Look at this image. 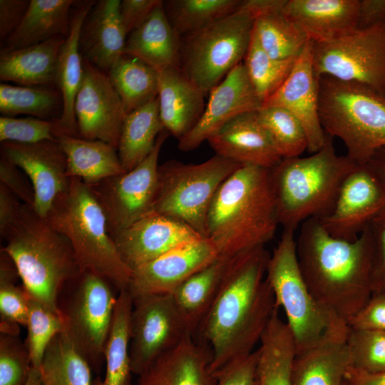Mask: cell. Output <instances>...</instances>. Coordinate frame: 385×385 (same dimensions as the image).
<instances>
[{
    "mask_svg": "<svg viewBox=\"0 0 385 385\" xmlns=\"http://www.w3.org/2000/svg\"><path fill=\"white\" fill-rule=\"evenodd\" d=\"M63 102L57 89L51 86L0 84V112L2 116L27 114L32 117L56 120L61 115Z\"/></svg>",
    "mask_w": 385,
    "mask_h": 385,
    "instance_id": "cell-39",
    "label": "cell"
},
{
    "mask_svg": "<svg viewBox=\"0 0 385 385\" xmlns=\"http://www.w3.org/2000/svg\"><path fill=\"white\" fill-rule=\"evenodd\" d=\"M46 219L68 239L82 272L106 279L118 293L127 290L133 271L121 258L104 212L87 184L70 178Z\"/></svg>",
    "mask_w": 385,
    "mask_h": 385,
    "instance_id": "cell-6",
    "label": "cell"
},
{
    "mask_svg": "<svg viewBox=\"0 0 385 385\" xmlns=\"http://www.w3.org/2000/svg\"><path fill=\"white\" fill-rule=\"evenodd\" d=\"M25 385H43L38 369L32 367L29 377Z\"/></svg>",
    "mask_w": 385,
    "mask_h": 385,
    "instance_id": "cell-59",
    "label": "cell"
},
{
    "mask_svg": "<svg viewBox=\"0 0 385 385\" xmlns=\"http://www.w3.org/2000/svg\"><path fill=\"white\" fill-rule=\"evenodd\" d=\"M163 130L158 97L126 115L117 148L125 172L133 169L150 153Z\"/></svg>",
    "mask_w": 385,
    "mask_h": 385,
    "instance_id": "cell-36",
    "label": "cell"
},
{
    "mask_svg": "<svg viewBox=\"0 0 385 385\" xmlns=\"http://www.w3.org/2000/svg\"><path fill=\"white\" fill-rule=\"evenodd\" d=\"M28 301L25 344L32 367L38 369L48 344L56 334L63 331V323L59 313L51 310L29 295Z\"/></svg>",
    "mask_w": 385,
    "mask_h": 385,
    "instance_id": "cell-44",
    "label": "cell"
},
{
    "mask_svg": "<svg viewBox=\"0 0 385 385\" xmlns=\"http://www.w3.org/2000/svg\"><path fill=\"white\" fill-rule=\"evenodd\" d=\"M19 168L3 155L0 159V182L12 192L24 204L32 206L34 190L20 173Z\"/></svg>",
    "mask_w": 385,
    "mask_h": 385,
    "instance_id": "cell-52",
    "label": "cell"
},
{
    "mask_svg": "<svg viewBox=\"0 0 385 385\" xmlns=\"http://www.w3.org/2000/svg\"><path fill=\"white\" fill-rule=\"evenodd\" d=\"M160 0H123L120 4V16L127 36L149 16Z\"/></svg>",
    "mask_w": 385,
    "mask_h": 385,
    "instance_id": "cell-53",
    "label": "cell"
},
{
    "mask_svg": "<svg viewBox=\"0 0 385 385\" xmlns=\"http://www.w3.org/2000/svg\"><path fill=\"white\" fill-rule=\"evenodd\" d=\"M3 239L1 250L14 262L28 295L59 313L61 292L82 272L68 239L24 203Z\"/></svg>",
    "mask_w": 385,
    "mask_h": 385,
    "instance_id": "cell-4",
    "label": "cell"
},
{
    "mask_svg": "<svg viewBox=\"0 0 385 385\" xmlns=\"http://www.w3.org/2000/svg\"><path fill=\"white\" fill-rule=\"evenodd\" d=\"M350 329L385 331V295H371L366 305L347 322Z\"/></svg>",
    "mask_w": 385,
    "mask_h": 385,
    "instance_id": "cell-51",
    "label": "cell"
},
{
    "mask_svg": "<svg viewBox=\"0 0 385 385\" xmlns=\"http://www.w3.org/2000/svg\"><path fill=\"white\" fill-rule=\"evenodd\" d=\"M115 291L106 279L83 272L66 284L58 298L63 331L97 374L105 364L104 351L118 294Z\"/></svg>",
    "mask_w": 385,
    "mask_h": 385,
    "instance_id": "cell-10",
    "label": "cell"
},
{
    "mask_svg": "<svg viewBox=\"0 0 385 385\" xmlns=\"http://www.w3.org/2000/svg\"><path fill=\"white\" fill-rule=\"evenodd\" d=\"M19 277L11 258L1 250L0 322L26 326L29 316L28 295L16 284Z\"/></svg>",
    "mask_w": 385,
    "mask_h": 385,
    "instance_id": "cell-46",
    "label": "cell"
},
{
    "mask_svg": "<svg viewBox=\"0 0 385 385\" xmlns=\"http://www.w3.org/2000/svg\"><path fill=\"white\" fill-rule=\"evenodd\" d=\"M38 371L43 385H93L91 367L63 331L48 344Z\"/></svg>",
    "mask_w": 385,
    "mask_h": 385,
    "instance_id": "cell-38",
    "label": "cell"
},
{
    "mask_svg": "<svg viewBox=\"0 0 385 385\" xmlns=\"http://www.w3.org/2000/svg\"><path fill=\"white\" fill-rule=\"evenodd\" d=\"M273 314L257 349L259 385H291L293 361L297 353L293 334L279 314Z\"/></svg>",
    "mask_w": 385,
    "mask_h": 385,
    "instance_id": "cell-33",
    "label": "cell"
},
{
    "mask_svg": "<svg viewBox=\"0 0 385 385\" xmlns=\"http://www.w3.org/2000/svg\"><path fill=\"white\" fill-rule=\"evenodd\" d=\"M108 75L126 114L158 97L157 71L135 57L122 55Z\"/></svg>",
    "mask_w": 385,
    "mask_h": 385,
    "instance_id": "cell-37",
    "label": "cell"
},
{
    "mask_svg": "<svg viewBox=\"0 0 385 385\" xmlns=\"http://www.w3.org/2000/svg\"><path fill=\"white\" fill-rule=\"evenodd\" d=\"M385 23V0H360L359 29Z\"/></svg>",
    "mask_w": 385,
    "mask_h": 385,
    "instance_id": "cell-56",
    "label": "cell"
},
{
    "mask_svg": "<svg viewBox=\"0 0 385 385\" xmlns=\"http://www.w3.org/2000/svg\"><path fill=\"white\" fill-rule=\"evenodd\" d=\"M32 369L19 335L0 334V385H25Z\"/></svg>",
    "mask_w": 385,
    "mask_h": 385,
    "instance_id": "cell-47",
    "label": "cell"
},
{
    "mask_svg": "<svg viewBox=\"0 0 385 385\" xmlns=\"http://www.w3.org/2000/svg\"><path fill=\"white\" fill-rule=\"evenodd\" d=\"M208 346L190 336L138 376L136 385H214Z\"/></svg>",
    "mask_w": 385,
    "mask_h": 385,
    "instance_id": "cell-27",
    "label": "cell"
},
{
    "mask_svg": "<svg viewBox=\"0 0 385 385\" xmlns=\"http://www.w3.org/2000/svg\"><path fill=\"white\" fill-rule=\"evenodd\" d=\"M373 238L372 294L385 295V212L370 224Z\"/></svg>",
    "mask_w": 385,
    "mask_h": 385,
    "instance_id": "cell-50",
    "label": "cell"
},
{
    "mask_svg": "<svg viewBox=\"0 0 385 385\" xmlns=\"http://www.w3.org/2000/svg\"><path fill=\"white\" fill-rule=\"evenodd\" d=\"M157 71L160 117L164 129L180 139L201 117L205 94L183 73L180 67Z\"/></svg>",
    "mask_w": 385,
    "mask_h": 385,
    "instance_id": "cell-28",
    "label": "cell"
},
{
    "mask_svg": "<svg viewBox=\"0 0 385 385\" xmlns=\"http://www.w3.org/2000/svg\"><path fill=\"white\" fill-rule=\"evenodd\" d=\"M262 106L243 63H239L210 91L199 120L178 140L179 150L188 152L196 149L235 118L257 111Z\"/></svg>",
    "mask_w": 385,
    "mask_h": 385,
    "instance_id": "cell-19",
    "label": "cell"
},
{
    "mask_svg": "<svg viewBox=\"0 0 385 385\" xmlns=\"http://www.w3.org/2000/svg\"><path fill=\"white\" fill-rule=\"evenodd\" d=\"M279 225L271 169L242 165L216 192L207 213L206 237L220 255L231 257L265 246Z\"/></svg>",
    "mask_w": 385,
    "mask_h": 385,
    "instance_id": "cell-3",
    "label": "cell"
},
{
    "mask_svg": "<svg viewBox=\"0 0 385 385\" xmlns=\"http://www.w3.org/2000/svg\"><path fill=\"white\" fill-rule=\"evenodd\" d=\"M297 58L277 60L260 46L252 31L244 58L247 77L262 105L277 91L290 73Z\"/></svg>",
    "mask_w": 385,
    "mask_h": 385,
    "instance_id": "cell-42",
    "label": "cell"
},
{
    "mask_svg": "<svg viewBox=\"0 0 385 385\" xmlns=\"http://www.w3.org/2000/svg\"><path fill=\"white\" fill-rule=\"evenodd\" d=\"M256 115L282 159L299 157L307 150L304 129L290 112L281 107L262 106Z\"/></svg>",
    "mask_w": 385,
    "mask_h": 385,
    "instance_id": "cell-43",
    "label": "cell"
},
{
    "mask_svg": "<svg viewBox=\"0 0 385 385\" xmlns=\"http://www.w3.org/2000/svg\"><path fill=\"white\" fill-rule=\"evenodd\" d=\"M168 135L163 130L150 153L131 170L88 185L104 212L113 239L154 212L159 154Z\"/></svg>",
    "mask_w": 385,
    "mask_h": 385,
    "instance_id": "cell-14",
    "label": "cell"
},
{
    "mask_svg": "<svg viewBox=\"0 0 385 385\" xmlns=\"http://www.w3.org/2000/svg\"><path fill=\"white\" fill-rule=\"evenodd\" d=\"M120 4L119 0L97 1L81 30L83 58L104 72L123 55L127 35L120 16Z\"/></svg>",
    "mask_w": 385,
    "mask_h": 385,
    "instance_id": "cell-26",
    "label": "cell"
},
{
    "mask_svg": "<svg viewBox=\"0 0 385 385\" xmlns=\"http://www.w3.org/2000/svg\"><path fill=\"white\" fill-rule=\"evenodd\" d=\"M83 78L74 103L78 136L118 148L127 115L121 100L108 73L83 58Z\"/></svg>",
    "mask_w": 385,
    "mask_h": 385,
    "instance_id": "cell-16",
    "label": "cell"
},
{
    "mask_svg": "<svg viewBox=\"0 0 385 385\" xmlns=\"http://www.w3.org/2000/svg\"><path fill=\"white\" fill-rule=\"evenodd\" d=\"M133 300L127 290L118 292L113 320L106 344V374L93 385H132L130 356V321Z\"/></svg>",
    "mask_w": 385,
    "mask_h": 385,
    "instance_id": "cell-35",
    "label": "cell"
},
{
    "mask_svg": "<svg viewBox=\"0 0 385 385\" xmlns=\"http://www.w3.org/2000/svg\"><path fill=\"white\" fill-rule=\"evenodd\" d=\"M360 0H286L284 15L313 42L328 41L359 28Z\"/></svg>",
    "mask_w": 385,
    "mask_h": 385,
    "instance_id": "cell-24",
    "label": "cell"
},
{
    "mask_svg": "<svg viewBox=\"0 0 385 385\" xmlns=\"http://www.w3.org/2000/svg\"><path fill=\"white\" fill-rule=\"evenodd\" d=\"M57 140L67 160V175L87 185L121 175L124 170L117 148L99 140H86L59 133Z\"/></svg>",
    "mask_w": 385,
    "mask_h": 385,
    "instance_id": "cell-32",
    "label": "cell"
},
{
    "mask_svg": "<svg viewBox=\"0 0 385 385\" xmlns=\"http://www.w3.org/2000/svg\"><path fill=\"white\" fill-rule=\"evenodd\" d=\"M330 138L311 155L283 158L271 169L283 230L294 231L309 219L329 215L343 182L359 165L346 155H338Z\"/></svg>",
    "mask_w": 385,
    "mask_h": 385,
    "instance_id": "cell-5",
    "label": "cell"
},
{
    "mask_svg": "<svg viewBox=\"0 0 385 385\" xmlns=\"http://www.w3.org/2000/svg\"><path fill=\"white\" fill-rule=\"evenodd\" d=\"M344 385H346L345 382H344Z\"/></svg>",
    "mask_w": 385,
    "mask_h": 385,
    "instance_id": "cell-60",
    "label": "cell"
},
{
    "mask_svg": "<svg viewBox=\"0 0 385 385\" xmlns=\"http://www.w3.org/2000/svg\"><path fill=\"white\" fill-rule=\"evenodd\" d=\"M266 279L276 307L285 313L297 353L316 344L329 329L348 326L334 321L311 294L299 268L294 230H283L270 255Z\"/></svg>",
    "mask_w": 385,
    "mask_h": 385,
    "instance_id": "cell-11",
    "label": "cell"
},
{
    "mask_svg": "<svg viewBox=\"0 0 385 385\" xmlns=\"http://www.w3.org/2000/svg\"><path fill=\"white\" fill-rule=\"evenodd\" d=\"M205 237L185 223L153 212L113 240L123 262L132 270L185 243Z\"/></svg>",
    "mask_w": 385,
    "mask_h": 385,
    "instance_id": "cell-21",
    "label": "cell"
},
{
    "mask_svg": "<svg viewBox=\"0 0 385 385\" xmlns=\"http://www.w3.org/2000/svg\"><path fill=\"white\" fill-rule=\"evenodd\" d=\"M312 44L310 40L307 43L287 78L262 105L281 107L293 114L304 129L311 153L322 148L328 138L319 118V78L312 63Z\"/></svg>",
    "mask_w": 385,
    "mask_h": 385,
    "instance_id": "cell-20",
    "label": "cell"
},
{
    "mask_svg": "<svg viewBox=\"0 0 385 385\" xmlns=\"http://www.w3.org/2000/svg\"><path fill=\"white\" fill-rule=\"evenodd\" d=\"M365 165L385 184V147L376 150Z\"/></svg>",
    "mask_w": 385,
    "mask_h": 385,
    "instance_id": "cell-58",
    "label": "cell"
},
{
    "mask_svg": "<svg viewBox=\"0 0 385 385\" xmlns=\"http://www.w3.org/2000/svg\"><path fill=\"white\" fill-rule=\"evenodd\" d=\"M219 256L207 237L185 243L133 270L127 291L132 299L170 294Z\"/></svg>",
    "mask_w": 385,
    "mask_h": 385,
    "instance_id": "cell-18",
    "label": "cell"
},
{
    "mask_svg": "<svg viewBox=\"0 0 385 385\" xmlns=\"http://www.w3.org/2000/svg\"><path fill=\"white\" fill-rule=\"evenodd\" d=\"M1 155L29 177L34 193L31 207L36 214L46 218L70 182L66 157L58 140L2 142Z\"/></svg>",
    "mask_w": 385,
    "mask_h": 385,
    "instance_id": "cell-17",
    "label": "cell"
},
{
    "mask_svg": "<svg viewBox=\"0 0 385 385\" xmlns=\"http://www.w3.org/2000/svg\"><path fill=\"white\" fill-rule=\"evenodd\" d=\"M130 356L139 376L158 359L194 336L173 294H147L132 299Z\"/></svg>",
    "mask_w": 385,
    "mask_h": 385,
    "instance_id": "cell-13",
    "label": "cell"
},
{
    "mask_svg": "<svg viewBox=\"0 0 385 385\" xmlns=\"http://www.w3.org/2000/svg\"><path fill=\"white\" fill-rule=\"evenodd\" d=\"M73 0H30L17 29L1 43L0 53L66 38L70 30Z\"/></svg>",
    "mask_w": 385,
    "mask_h": 385,
    "instance_id": "cell-30",
    "label": "cell"
},
{
    "mask_svg": "<svg viewBox=\"0 0 385 385\" xmlns=\"http://www.w3.org/2000/svg\"><path fill=\"white\" fill-rule=\"evenodd\" d=\"M257 349L227 364L215 374L214 385H259Z\"/></svg>",
    "mask_w": 385,
    "mask_h": 385,
    "instance_id": "cell-49",
    "label": "cell"
},
{
    "mask_svg": "<svg viewBox=\"0 0 385 385\" xmlns=\"http://www.w3.org/2000/svg\"><path fill=\"white\" fill-rule=\"evenodd\" d=\"M282 8L259 16L253 26V34L262 48L277 60L297 58L309 41L284 15Z\"/></svg>",
    "mask_w": 385,
    "mask_h": 385,
    "instance_id": "cell-40",
    "label": "cell"
},
{
    "mask_svg": "<svg viewBox=\"0 0 385 385\" xmlns=\"http://www.w3.org/2000/svg\"><path fill=\"white\" fill-rule=\"evenodd\" d=\"M346 344L351 367L370 373L385 371V331L349 327Z\"/></svg>",
    "mask_w": 385,
    "mask_h": 385,
    "instance_id": "cell-45",
    "label": "cell"
},
{
    "mask_svg": "<svg viewBox=\"0 0 385 385\" xmlns=\"http://www.w3.org/2000/svg\"><path fill=\"white\" fill-rule=\"evenodd\" d=\"M255 18L240 6L233 13L185 36L180 68L204 94L242 63L252 39Z\"/></svg>",
    "mask_w": 385,
    "mask_h": 385,
    "instance_id": "cell-9",
    "label": "cell"
},
{
    "mask_svg": "<svg viewBox=\"0 0 385 385\" xmlns=\"http://www.w3.org/2000/svg\"><path fill=\"white\" fill-rule=\"evenodd\" d=\"M59 134L56 120L35 117H0V141L34 143L57 140Z\"/></svg>",
    "mask_w": 385,
    "mask_h": 385,
    "instance_id": "cell-48",
    "label": "cell"
},
{
    "mask_svg": "<svg viewBox=\"0 0 385 385\" xmlns=\"http://www.w3.org/2000/svg\"><path fill=\"white\" fill-rule=\"evenodd\" d=\"M231 257L220 255L171 293L194 336L218 294Z\"/></svg>",
    "mask_w": 385,
    "mask_h": 385,
    "instance_id": "cell-34",
    "label": "cell"
},
{
    "mask_svg": "<svg viewBox=\"0 0 385 385\" xmlns=\"http://www.w3.org/2000/svg\"><path fill=\"white\" fill-rule=\"evenodd\" d=\"M242 165L218 155L197 164L171 160L158 166L154 212L206 237L209 208L221 184Z\"/></svg>",
    "mask_w": 385,
    "mask_h": 385,
    "instance_id": "cell-8",
    "label": "cell"
},
{
    "mask_svg": "<svg viewBox=\"0 0 385 385\" xmlns=\"http://www.w3.org/2000/svg\"><path fill=\"white\" fill-rule=\"evenodd\" d=\"M66 38H55L27 47L0 53L1 83L19 86H55L58 56Z\"/></svg>",
    "mask_w": 385,
    "mask_h": 385,
    "instance_id": "cell-31",
    "label": "cell"
},
{
    "mask_svg": "<svg viewBox=\"0 0 385 385\" xmlns=\"http://www.w3.org/2000/svg\"><path fill=\"white\" fill-rule=\"evenodd\" d=\"M207 141L216 155L241 165L272 169L282 160L260 123L256 111L235 118Z\"/></svg>",
    "mask_w": 385,
    "mask_h": 385,
    "instance_id": "cell-22",
    "label": "cell"
},
{
    "mask_svg": "<svg viewBox=\"0 0 385 385\" xmlns=\"http://www.w3.org/2000/svg\"><path fill=\"white\" fill-rule=\"evenodd\" d=\"M96 1L76 2L71 12L70 30L59 51L55 74V86L62 102V113L56 120L59 133L79 137L74 113L76 96L83 73V56L79 48L82 25Z\"/></svg>",
    "mask_w": 385,
    "mask_h": 385,
    "instance_id": "cell-25",
    "label": "cell"
},
{
    "mask_svg": "<svg viewBox=\"0 0 385 385\" xmlns=\"http://www.w3.org/2000/svg\"><path fill=\"white\" fill-rule=\"evenodd\" d=\"M346 385H385V371L370 373L349 367L346 376Z\"/></svg>",
    "mask_w": 385,
    "mask_h": 385,
    "instance_id": "cell-57",
    "label": "cell"
},
{
    "mask_svg": "<svg viewBox=\"0 0 385 385\" xmlns=\"http://www.w3.org/2000/svg\"><path fill=\"white\" fill-rule=\"evenodd\" d=\"M349 327L329 329L314 345L296 354L291 385H344L351 366Z\"/></svg>",
    "mask_w": 385,
    "mask_h": 385,
    "instance_id": "cell-23",
    "label": "cell"
},
{
    "mask_svg": "<svg viewBox=\"0 0 385 385\" xmlns=\"http://www.w3.org/2000/svg\"><path fill=\"white\" fill-rule=\"evenodd\" d=\"M19 198L0 183V234L3 238L17 221L22 204Z\"/></svg>",
    "mask_w": 385,
    "mask_h": 385,
    "instance_id": "cell-55",
    "label": "cell"
},
{
    "mask_svg": "<svg viewBox=\"0 0 385 385\" xmlns=\"http://www.w3.org/2000/svg\"><path fill=\"white\" fill-rule=\"evenodd\" d=\"M240 0H171L163 1L168 19L180 37L235 11Z\"/></svg>",
    "mask_w": 385,
    "mask_h": 385,
    "instance_id": "cell-41",
    "label": "cell"
},
{
    "mask_svg": "<svg viewBox=\"0 0 385 385\" xmlns=\"http://www.w3.org/2000/svg\"><path fill=\"white\" fill-rule=\"evenodd\" d=\"M299 268L315 301L335 322L347 324L372 295L373 238L369 225L353 240L330 235L317 218L301 225Z\"/></svg>",
    "mask_w": 385,
    "mask_h": 385,
    "instance_id": "cell-2",
    "label": "cell"
},
{
    "mask_svg": "<svg viewBox=\"0 0 385 385\" xmlns=\"http://www.w3.org/2000/svg\"><path fill=\"white\" fill-rule=\"evenodd\" d=\"M319 114L325 133L342 140L359 165L385 147V95L371 87L321 76Z\"/></svg>",
    "mask_w": 385,
    "mask_h": 385,
    "instance_id": "cell-7",
    "label": "cell"
},
{
    "mask_svg": "<svg viewBox=\"0 0 385 385\" xmlns=\"http://www.w3.org/2000/svg\"><path fill=\"white\" fill-rule=\"evenodd\" d=\"M385 212V184L366 165H358L343 182L332 212L317 218L332 236L353 241Z\"/></svg>",
    "mask_w": 385,
    "mask_h": 385,
    "instance_id": "cell-15",
    "label": "cell"
},
{
    "mask_svg": "<svg viewBox=\"0 0 385 385\" xmlns=\"http://www.w3.org/2000/svg\"><path fill=\"white\" fill-rule=\"evenodd\" d=\"M270 257L260 246L231 257L218 294L195 332V338L211 351L213 376L254 351L279 309L266 279Z\"/></svg>",
    "mask_w": 385,
    "mask_h": 385,
    "instance_id": "cell-1",
    "label": "cell"
},
{
    "mask_svg": "<svg viewBox=\"0 0 385 385\" xmlns=\"http://www.w3.org/2000/svg\"><path fill=\"white\" fill-rule=\"evenodd\" d=\"M180 38L168 19L162 1L147 19L127 36L123 54L135 57L155 70L180 67Z\"/></svg>",
    "mask_w": 385,
    "mask_h": 385,
    "instance_id": "cell-29",
    "label": "cell"
},
{
    "mask_svg": "<svg viewBox=\"0 0 385 385\" xmlns=\"http://www.w3.org/2000/svg\"><path fill=\"white\" fill-rule=\"evenodd\" d=\"M29 0H0V39L5 41L22 22Z\"/></svg>",
    "mask_w": 385,
    "mask_h": 385,
    "instance_id": "cell-54",
    "label": "cell"
},
{
    "mask_svg": "<svg viewBox=\"0 0 385 385\" xmlns=\"http://www.w3.org/2000/svg\"><path fill=\"white\" fill-rule=\"evenodd\" d=\"M312 63L319 78L326 76L356 82L385 95V23L313 42Z\"/></svg>",
    "mask_w": 385,
    "mask_h": 385,
    "instance_id": "cell-12",
    "label": "cell"
}]
</instances>
